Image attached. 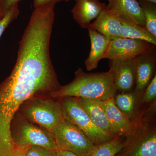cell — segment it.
Listing matches in <instances>:
<instances>
[{
  "label": "cell",
  "mask_w": 156,
  "mask_h": 156,
  "mask_svg": "<svg viewBox=\"0 0 156 156\" xmlns=\"http://www.w3.org/2000/svg\"><path fill=\"white\" fill-rule=\"evenodd\" d=\"M143 1L149 2L154 3V4H156V0H143Z\"/></svg>",
  "instance_id": "27"
},
{
  "label": "cell",
  "mask_w": 156,
  "mask_h": 156,
  "mask_svg": "<svg viewBox=\"0 0 156 156\" xmlns=\"http://www.w3.org/2000/svg\"><path fill=\"white\" fill-rule=\"evenodd\" d=\"M77 98L94 125L113 137H118L101 105L100 100L83 98Z\"/></svg>",
  "instance_id": "13"
},
{
  "label": "cell",
  "mask_w": 156,
  "mask_h": 156,
  "mask_svg": "<svg viewBox=\"0 0 156 156\" xmlns=\"http://www.w3.org/2000/svg\"><path fill=\"white\" fill-rule=\"evenodd\" d=\"M57 100L61 105L65 119L81 129L94 145L101 144L115 138L94 125L77 98L64 97Z\"/></svg>",
  "instance_id": "5"
},
{
  "label": "cell",
  "mask_w": 156,
  "mask_h": 156,
  "mask_svg": "<svg viewBox=\"0 0 156 156\" xmlns=\"http://www.w3.org/2000/svg\"><path fill=\"white\" fill-rule=\"evenodd\" d=\"M25 151L24 150L20 149L19 148H15L13 156H25Z\"/></svg>",
  "instance_id": "26"
},
{
  "label": "cell",
  "mask_w": 156,
  "mask_h": 156,
  "mask_svg": "<svg viewBox=\"0 0 156 156\" xmlns=\"http://www.w3.org/2000/svg\"><path fill=\"white\" fill-rule=\"evenodd\" d=\"M11 134L16 147L26 150L33 146L57 150L52 134L35 124L29 122L17 112L11 122Z\"/></svg>",
  "instance_id": "3"
},
{
  "label": "cell",
  "mask_w": 156,
  "mask_h": 156,
  "mask_svg": "<svg viewBox=\"0 0 156 156\" xmlns=\"http://www.w3.org/2000/svg\"><path fill=\"white\" fill-rule=\"evenodd\" d=\"M110 71L117 92L134 91L136 85L135 59H109Z\"/></svg>",
  "instance_id": "8"
},
{
  "label": "cell",
  "mask_w": 156,
  "mask_h": 156,
  "mask_svg": "<svg viewBox=\"0 0 156 156\" xmlns=\"http://www.w3.org/2000/svg\"><path fill=\"white\" fill-rule=\"evenodd\" d=\"M142 9L145 20V27L156 37V7L155 4L149 2L140 5Z\"/></svg>",
  "instance_id": "19"
},
{
  "label": "cell",
  "mask_w": 156,
  "mask_h": 156,
  "mask_svg": "<svg viewBox=\"0 0 156 156\" xmlns=\"http://www.w3.org/2000/svg\"><path fill=\"white\" fill-rule=\"evenodd\" d=\"M57 150L33 146L26 150L25 156H57Z\"/></svg>",
  "instance_id": "22"
},
{
  "label": "cell",
  "mask_w": 156,
  "mask_h": 156,
  "mask_svg": "<svg viewBox=\"0 0 156 156\" xmlns=\"http://www.w3.org/2000/svg\"><path fill=\"white\" fill-rule=\"evenodd\" d=\"M126 138L118 136L104 143L94 146L87 156H115L126 145Z\"/></svg>",
  "instance_id": "18"
},
{
  "label": "cell",
  "mask_w": 156,
  "mask_h": 156,
  "mask_svg": "<svg viewBox=\"0 0 156 156\" xmlns=\"http://www.w3.org/2000/svg\"><path fill=\"white\" fill-rule=\"evenodd\" d=\"M18 112L29 122L51 134L65 119L58 101L49 96L34 98L26 101Z\"/></svg>",
  "instance_id": "2"
},
{
  "label": "cell",
  "mask_w": 156,
  "mask_h": 156,
  "mask_svg": "<svg viewBox=\"0 0 156 156\" xmlns=\"http://www.w3.org/2000/svg\"><path fill=\"white\" fill-rule=\"evenodd\" d=\"M154 48L135 59L136 69L135 92L141 96L155 74L156 56Z\"/></svg>",
  "instance_id": "10"
},
{
  "label": "cell",
  "mask_w": 156,
  "mask_h": 156,
  "mask_svg": "<svg viewBox=\"0 0 156 156\" xmlns=\"http://www.w3.org/2000/svg\"><path fill=\"white\" fill-rule=\"evenodd\" d=\"M57 156H79L71 152L57 150Z\"/></svg>",
  "instance_id": "25"
},
{
  "label": "cell",
  "mask_w": 156,
  "mask_h": 156,
  "mask_svg": "<svg viewBox=\"0 0 156 156\" xmlns=\"http://www.w3.org/2000/svg\"><path fill=\"white\" fill-rule=\"evenodd\" d=\"M3 17H4V16H3L2 15V14H1V12H0V19Z\"/></svg>",
  "instance_id": "29"
},
{
  "label": "cell",
  "mask_w": 156,
  "mask_h": 156,
  "mask_svg": "<svg viewBox=\"0 0 156 156\" xmlns=\"http://www.w3.org/2000/svg\"><path fill=\"white\" fill-rule=\"evenodd\" d=\"M121 26L120 18L111 13L106 6L87 29L97 31L111 41L120 37Z\"/></svg>",
  "instance_id": "15"
},
{
  "label": "cell",
  "mask_w": 156,
  "mask_h": 156,
  "mask_svg": "<svg viewBox=\"0 0 156 156\" xmlns=\"http://www.w3.org/2000/svg\"><path fill=\"white\" fill-rule=\"evenodd\" d=\"M117 90L109 70L106 72L87 73L82 69L76 72L72 82L50 94V97L58 99L72 97L107 100L114 97Z\"/></svg>",
  "instance_id": "1"
},
{
  "label": "cell",
  "mask_w": 156,
  "mask_h": 156,
  "mask_svg": "<svg viewBox=\"0 0 156 156\" xmlns=\"http://www.w3.org/2000/svg\"><path fill=\"white\" fill-rule=\"evenodd\" d=\"M70 0H34V8H37L47 4L51 3L56 4L61 1L68 2Z\"/></svg>",
  "instance_id": "24"
},
{
  "label": "cell",
  "mask_w": 156,
  "mask_h": 156,
  "mask_svg": "<svg viewBox=\"0 0 156 156\" xmlns=\"http://www.w3.org/2000/svg\"><path fill=\"white\" fill-rule=\"evenodd\" d=\"M114 101L120 111L133 122L142 116L145 112L140 109L142 105L141 96L135 90L129 92H117L114 97Z\"/></svg>",
  "instance_id": "14"
},
{
  "label": "cell",
  "mask_w": 156,
  "mask_h": 156,
  "mask_svg": "<svg viewBox=\"0 0 156 156\" xmlns=\"http://www.w3.org/2000/svg\"><path fill=\"white\" fill-rule=\"evenodd\" d=\"M120 19L122 24L120 37L142 40L156 45V37L153 35L145 27Z\"/></svg>",
  "instance_id": "17"
},
{
  "label": "cell",
  "mask_w": 156,
  "mask_h": 156,
  "mask_svg": "<svg viewBox=\"0 0 156 156\" xmlns=\"http://www.w3.org/2000/svg\"><path fill=\"white\" fill-rule=\"evenodd\" d=\"M72 10L74 19L82 28H87L91 21L96 19L106 7L99 0H76Z\"/></svg>",
  "instance_id": "12"
},
{
  "label": "cell",
  "mask_w": 156,
  "mask_h": 156,
  "mask_svg": "<svg viewBox=\"0 0 156 156\" xmlns=\"http://www.w3.org/2000/svg\"><path fill=\"white\" fill-rule=\"evenodd\" d=\"M156 75L148 85L145 88L141 96V101L142 104H149L156 102Z\"/></svg>",
  "instance_id": "20"
},
{
  "label": "cell",
  "mask_w": 156,
  "mask_h": 156,
  "mask_svg": "<svg viewBox=\"0 0 156 156\" xmlns=\"http://www.w3.org/2000/svg\"><path fill=\"white\" fill-rule=\"evenodd\" d=\"M51 134L58 149L79 156H87L95 146L81 129L67 120L59 123Z\"/></svg>",
  "instance_id": "6"
},
{
  "label": "cell",
  "mask_w": 156,
  "mask_h": 156,
  "mask_svg": "<svg viewBox=\"0 0 156 156\" xmlns=\"http://www.w3.org/2000/svg\"><path fill=\"white\" fill-rule=\"evenodd\" d=\"M114 97L106 100H100V104L117 136L127 138L134 133L136 120L134 122H131L120 111L115 105Z\"/></svg>",
  "instance_id": "11"
},
{
  "label": "cell",
  "mask_w": 156,
  "mask_h": 156,
  "mask_svg": "<svg viewBox=\"0 0 156 156\" xmlns=\"http://www.w3.org/2000/svg\"><path fill=\"white\" fill-rule=\"evenodd\" d=\"M106 9L116 16L127 22L145 27L142 9L136 0H108Z\"/></svg>",
  "instance_id": "9"
},
{
  "label": "cell",
  "mask_w": 156,
  "mask_h": 156,
  "mask_svg": "<svg viewBox=\"0 0 156 156\" xmlns=\"http://www.w3.org/2000/svg\"><path fill=\"white\" fill-rule=\"evenodd\" d=\"M20 0H0V12L3 16L7 14Z\"/></svg>",
  "instance_id": "23"
},
{
  "label": "cell",
  "mask_w": 156,
  "mask_h": 156,
  "mask_svg": "<svg viewBox=\"0 0 156 156\" xmlns=\"http://www.w3.org/2000/svg\"><path fill=\"white\" fill-rule=\"evenodd\" d=\"M88 29L91 41V50L85 65L87 70L91 71L96 69L99 62L104 58L110 40L97 31Z\"/></svg>",
  "instance_id": "16"
},
{
  "label": "cell",
  "mask_w": 156,
  "mask_h": 156,
  "mask_svg": "<svg viewBox=\"0 0 156 156\" xmlns=\"http://www.w3.org/2000/svg\"><path fill=\"white\" fill-rule=\"evenodd\" d=\"M145 112L136 121L133 134L126 138L120 151L124 156H156V129L151 115Z\"/></svg>",
  "instance_id": "4"
},
{
  "label": "cell",
  "mask_w": 156,
  "mask_h": 156,
  "mask_svg": "<svg viewBox=\"0 0 156 156\" xmlns=\"http://www.w3.org/2000/svg\"><path fill=\"white\" fill-rule=\"evenodd\" d=\"M19 13L18 4H17L0 19V38L11 22L18 17Z\"/></svg>",
  "instance_id": "21"
},
{
  "label": "cell",
  "mask_w": 156,
  "mask_h": 156,
  "mask_svg": "<svg viewBox=\"0 0 156 156\" xmlns=\"http://www.w3.org/2000/svg\"><path fill=\"white\" fill-rule=\"evenodd\" d=\"M154 46L142 40L118 38L110 41L104 58L120 60L132 59L154 49Z\"/></svg>",
  "instance_id": "7"
},
{
  "label": "cell",
  "mask_w": 156,
  "mask_h": 156,
  "mask_svg": "<svg viewBox=\"0 0 156 156\" xmlns=\"http://www.w3.org/2000/svg\"><path fill=\"white\" fill-rule=\"evenodd\" d=\"M115 156H124L120 152H119V153H118V154H116L115 155Z\"/></svg>",
  "instance_id": "28"
}]
</instances>
